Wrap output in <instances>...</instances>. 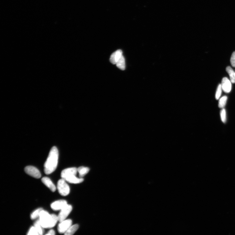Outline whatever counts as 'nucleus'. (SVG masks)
<instances>
[{
    "label": "nucleus",
    "instance_id": "nucleus-1",
    "mask_svg": "<svg viewBox=\"0 0 235 235\" xmlns=\"http://www.w3.org/2000/svg\"><path fill=\"white\" fill-rule=\"evenodd\" d=\"M59 152L55 146L51 149L49 156L44 164V171L47 174H50L55 171L58 164Z\"/></svg>",
    "mask_w": 235,
    "mask_h": 235
},
{
    "label": "nucleus",
    "instance_id": "nucleus-2",
    "mask_svg": "<svg viewBox=\"0 0 235 235\" xmlns=\"http://www.w3.org/2000/svg\"><path fill=\"white\" fill-rule=\"evenodd\" d=\"M39 220L44 228H50L55 226L59 221L58 216L55 214H50L46 211L42 210L39 217Z\"/></svg>",
    "mask_w": 235,
    "mask_h": 235
},
{
    "label": "nucleus",
    "instance_id": "nucleus-3",
    "mask_svg": "<svg viewBox=\"0 0 235 235\" xmlns=\"http://www.w3.org/2000/svg\"><path fill=\"white\" fill-rule=\"evenodd\" d=\"M65 181L62 178L59 180L57 183V188L59 193L64 196L68 195L70 191V188Z\"/></svg>",
    "mask_w": 235,
    "mask_h": 235
},
{
    "label": "nucleus",
    "instance_id": "nucleus-4",
    "mask_svg": "<svg viewBox=\"0 0 235 235\" xmlns=\"http://www.w3.org/2000/svg\"><path fill=\"white\" fill-rule=\"evenodd\" d=\"M72 207L70 205L67 204L61 210L58 216L59 221L61 222L65 220L66 218L71 213Z\"/></svg>",
    "mask_w": 235,
    "mask_h": 235
},
{
    "label": "nucleus",
    "instance_id": "nucleus-5",
    "mask_svg": "<svg viewBox=\"0 0 235 235\" xmlns=\"http://www.w3.org/2000/svg\"><path fill=\"white\" fill-rule=\"evenodd\" d=\"M72 221L71 219H69L60 222L58 227V230L60 234L65 233L72 225Z\"/></svg>",
    "mask_w": 235,
    "mask_h": 235
},
{
    "label": "nucleus",
    "instance_id": "nucleus-6",
    "mask_svg": "<svg viewBox=\"0 0 235 235\" xmlns=\"http://www.w3.org/2000/svg\"><path fill=\"white\" fill-rule=\"evenodd\" d=\"M25 171L26 173L35 178H40L41 176V174L37 168L32 166H28L25 168Z\"/></svg>",
    "mask_w": 235,
    "mask_h": 235
},
{
    "label": "nucleus",
    "instance_id": "nucleus-7",
    "mask_svg": "<svg viewBox=\"0 0 235 235\" xmlns=\"http://www.w3.org/2000/svg\"><path fill=\"white\" fill-rule=\"evenodd\" d=\"M77 169L76 168H70L63 170L61 173L62 178L64 179L66 177L72 176H76Z\"/></svg>",
    "mask_w": 235,
    "mask_h": 235
},
{
    "label": "nucleus",
    "instance_id": "nucleus-8",
    "mask_svg": "<svg viewBox=\"0 0 235 235\" xmlns=\"http://www.w3.org/2000/svg\"><path fill=\"white\" fill-rule=\"evenodd\" d=\"M67 204V201L65 200H59L53 203L51 205V207L54 211L61 210Z\"/></svg>",
    "mask_w": 235,
    "mask_h": 235
},
{
    "label": "nucleus",
    "instance_id": "nucleus-9",
    "mask_svg": "<svg viewBox=\"0 0 235 235\" xmlns=\"http://www.w3.org/2000/svg\"><path fill=\"white\" fill-rule=\"evenodd\" d=\"M231 81L227 77H225L223 78L221 82L222 89L226 93H229L231 89Z\"/></svg>",
    "mask_w": 235,
    "mask_h": 235
},
{
    "label": "nucleus",
    "instance_id": "nucleus-10",
    "mask_svg": "<svg viewBox=\"0 0 235 235\" xmlns=\"http://www.w3.org/2000/svg\"><path fill=\"white\" fill-rule=\"evenodd\" d=\"M123 55V52L122 50L120 49L117 50L111 54L110 59V62L113 64H116Z\"/></svg>",
    "mask_w": 235,
    "mask_h": 235
},
{
    "label": "nucleus",
    "instance_id": "nucleus-11",
    "mask_svg": "<svg viewBox=\"0 0 235 235\" xmlns=\"http://www.w3.org/2000/svg\"><path fill=\"white\" fill-rule=\"evenodd\" d=\"M42 181L52 192H54L56 191V186L49 178L47 177H43L42 179Z\"/></svg>",
    "mask_w": 235,
    "mask_h": 235
},
{
    "label": "nucleus",
    "instance_id": "nucleus-12",
    "mask_svg": "<svg viewBox=\"0 0 235 235\" xmlns=\"http://www.w3.org/2000/svg\"><path fill=\"white\" fill-rule=\"evenodd\" d=\"M66 181L72 183H79L82 182L84 180L82 178H78L76 176H72L66 177L64 179Z\"/></svg>",
    "mask_w": 235,
    "mask_h": 235
},
{
    "label": "nucleus",
    "instance_id": "nucleus-13",
    "mask_svg": "<svg viewBox=\"0 0 235 235\" xmlns=\"http://www.w3.org/2000/svg\"><path fill=\"white\" fill-rule=\"evenodd\" d=\"M117 67L122 70H124L125 69V59L123 55L119 59L116 64Z\"/></svg>",
    "mask_w": 235,
    "mask_h": 235
},
{
    "label": "nucleus",
    "instance_id": "nucleus-14",
    "mask_svg": "<svg viewBox=\"0 0 235 235\" xmlns=\"http://www.w3.org/2000/svg\"><path fill=\"white\" fill-rule=\"evenodd\" d=\"M226 71L229 75L230 81L231 83H235V72L233 69L230 66H228L226 68Z\"/></svg>",
    "mask_w": 235,
    "mask_h": 235
},
{
    "label": "nucleus",
    "instance_id": "nucleus-15",
    "mask_svg": "<svg viewBox=\"0 0 235 235\" xmlns=\"http://www.w3.org/2000/svg\"><path fill=\"white\" fill-rule=\"evenodd\" d=\"M78 228H79V225L78 224L71 225L64 233V234L66 235H73L76 232Z\"/></svg>",
    "mask_w": 235,
    "mask_h": 235
},
{
    "label": "nucleus",
    "instance_id": "nucleus-16",
    "mask_svg": "<svg viewBox=\"0 0 235 235\" xmlns=\"http://www.w3.org/2000/svg\"><path fill=\"white\" fill-rule=\"evenodd\" d=\"M34 226L37 230L39 235L43 234L44 233L43 229L44 228L42 227L39 219L34 223Z\"/></svg>",
    "mask_w": 235,
    "mask_h": 235
},
{
    "label": "nucleus",
    "instance_id": "nucleus-17",
    "mask_svg": "<svg viewBox=\"0 0 235 235\" xmlns=\"http://www.w3.org/2000/svg\"><path fill=\"white\" fill-rule=\"evenodd\" d=\"M89 171L90 169L88 168L84 167H80L77 169V171L79 173L80 178L85 176L89 172Z\"/></svg>",
    "mask_w": 235,
    "mask_h": 235
},
{
    "label": "nucleus",
    "instance_id": "nucleus-18",
    "mask_svg": "<svg viewBox=\"0 0 235 235\" xmlns=\"http://www.w3.org/2000/svg\"><path fill=\"white\" fill-rule=\"evenodd\" d=\"M227 98V96H224L220 99L219 103V108H223L225 107L226 104Z\"/></svg>",
    "mask_w": 235,
    "mask_h": 235
},
{
    "label": "nucleus",
    "instance_id": "nucleus-19",
    "mask_svg": "<svg viewBox=\"0 0 235 235\" xmlns=\"http://www.w3.org/2000/svg\"><path fill=\"white\" fill-rule=\"evenodd\" d=\"M43 210V209L42 208H39L34 211L31 214V219L32 220L34 219L38 218V217H39L40 213L41 211Z\"/></svg>",
    "mask_w": 235,
    "mask_h": 235
},
{
    "label": "nucleus",
    "instance_id": "nucleus-20",
    "mask_svg": "<svg viewBox=\"0 0 235 235\" xmlns=\"http://www.w3.org/2000/svg\"><path fill=\"white\" fill-rule=\"evenodd\" d=\"M222 90L221 84H219L218 86L216 93L215 97L216 100H218L220 97L222 93Z\"/></svg>",
    "mask_w": 235,
    "mask_h": 235
},
{
    "label": "nucleus",
    "instance_id": "nucleus-21",
    "mask_svg": "<svg viewBox=\"0 0 235 235\" xmlns=\"http://www.w3.org/2000/svg\"><path fill=\"white\" fill-rule=\"evenodd\" d=\"M221 117L222 122L224 123H225L226 121V110L224 108L221 110Z\"/></svg>",
    "mask_w": 235,
    "mask_h": 235
},
{
    "label": "nucleus",
    "instance_id": "nucleus-22",
    "mask_svg": "<svg viewBox=\"0 0 235 235\" xmlns=\"http://www.w3.org/2000/svg\"><path fill=\"white\" fill-rule=\"evenodd\" d=\"M27 235H39L37 230L36 229L34 226H32L30 229Z\"/></svg>",
    "mask_w": 235,
    "mask_h": 235
},
{
    "label": "nucleus",
    "instance_id": "nucleus-23",
    "mask_svg": "<svg viewBox=\"0 0 235 235\" xmlns=\"http://www.w3.org/2000/svg\"><path fill=\"white\" fill-rule=\"evenodd\" d=\"M231 64L233 67H235V52H234L231 57L230 59Z\"/></svg>",
    "mask_w": 235,
    "mask_h": 235
},
{
    "label": "nucleus",
    "instance_id": "nucleus-24",
    "mask_svg": "<svg viewBox=\"0 0 235 235\" xmlns=\"http://www.w3.org/2000/svg\"><path fill=\"white\" fill-rule=\"evenodd\" d=\"M55 231H54L53 230H51L48 232V233L46 234V235H55Z\"/></svg>",
    "mask_w": 235,
    "mask_h": 235
}]
</instances>
